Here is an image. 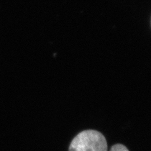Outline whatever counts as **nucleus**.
I'll list each match as a JSON object with an SVG mask.
<instances>
[{"instance_id": "f257e3e1", "label": "nucleus", "mask_w": 151, "mask_h": 151, "mask_svg": "<svg viewBox=\"0 0 151 151\" xmlns=\"http://www.w3.org/2000/svg\"><path fill=\"white\" fill-rule=\"evenodd\" d=\"M107 142L101 133L93 129L83 130L72 140L68 151H107Z\"/></svg>"}, {"instance_id": "f03ea898", "label": "nucleus", "mask_w": 151, "mask_h": 151, "mask_svg": "<svg viewBox=\"0 0 151 151\" xmlns=\"http://www.w3.org/2000/svg\"><path fill=\"white\" fill-rule=\"evenodd\" d=\"M110 151H129L125 146L122 144H116L112 146Z\"/></svg>"}]
</instances>
